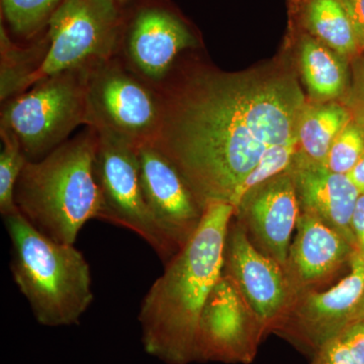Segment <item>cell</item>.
Segmentation results:
<instances>
[{
    "mask_svg": "<svg viewBox=\"0 0 364 364\" xmlns=\"http://www.w3.org/2000/svg\"><path fill=\"white\" fill-rule=\"evenodd\" d=\"M164 114L155 144L203 208L231 203L270 148L298 135L306 109L287 76L202 70L161 90Z\"/></svg>",
    "mask_w": 364,
    "mask_h": 364,
    "instance_id": "cell-1",
    "label": "cell"
},
{
    "mask_svg": "<svg viewBox=\"0 0 364 364\" xmlns=\"http://www.w3.org/2000/svg\"><path fill=\"white\" fill-rule=\"evenodd\" d=\"M235 207L207 205L200 227L166 263L141 304L144 349L167 364L196 361V336L203 306L223 275L228 229Z\"/></svg>",
    "mask_w": 364,
    "mask_h": 364,
    "instance_id": "cell-2",
    "label": "cell"
},
{
    "mask_svg": "<svg viewBox=\"0 0 364 364\" xmlns=\"http://www.w3.org/2000/svg\"><path fill=\"white\" fill-rule=\"evenodd\" d=\"M97 142V131L86 127L47 156L28 161L16 183L18 212L58 243L74 245L86 223L104 221V198L93 169Z\"/></svg>",
    "mask_w": 364,
    "mask_h": 364,
    "instance_id": "cell-3",
    "label": "cell"
},
{
    "mask_svg": "<svg viewBox=\"0 0 364 364\" xmlns=\"http://www.w3.org/2000/svg\"><path fill=\"white\" fill-rule=\"evenodd\" d=\"M11 242L14 282L39 324H77L93 301L90 264L70 244L38 231L20 212L4 218Z\"/></svg>",
    "mask_w": 364,
    "mask_h": 364,
    "instance_id": "cell-4",
    "label": "cell"
},
{
    "mask_svg": "<svg viewBox=\"0 0 364 364\" xmlns=\"http://www.w3.org/2000/svg\"><path fill=\"white\" fill-rule=\"evenodd\" d=\"M91 67L71 69L38 81L4 102L0 131L20 144L28 161H37L86 126V88Z\"/></svg>",
    "mask_w": 364,
    "mask_h": 364,
    "instance_id": "cell-5",
    "label": "cell"
},
{
    "mask_svg": "<svg viewBox=\"0 0 364 364\" xmlns=\"http://www.w3.org/2000/svg\"><path fill=\"white\" fill-rule=\"evenodd\" d=\"M164 100L119 56L90 68L86 127L112 132L133 145L154 143L161 130Z\"/></svg>",
    "mask_w": 364,
    "mask_h": 364,
    "instance_id": "cell-6",
    "label": "cell"
},
{
    "mask_svg": "<svg viewBox=\"0 0 364 364\" xmlns=\"http://www.w3.org/2000/svg\"><path fill=\"white\" fill-rule=\"evenodd\" d=\"M123 23L124 6L117 0H64L46 28L48 50L33 85L116 57Z\"/></svg>",
    "mask_w": 364,
    "mask_h": 364,
    "instance_id": "cell-7",
    "label": "cell"
},
{
    "mask_svg": "<svg viewBox=\"0 0 364 364\" xmlns=\"http://www.w3.org/2000/svg\"><path fill=\"white\" fill-rule=\"evenodd\" d=\"M198 46L193 26L169 0H133L124 6L117 56L156 90L168 85L182 53Z\"/></svg>",
    "mask_w": 364,
    "mask_h": 364,
    "instance_id": "cell-8",
    "label": "cell"
},
{
    "mask_svg": "<svg viewBox=\"0 0 364 364\" xmlns=\"http://www.w3.org/2000/svg\"><path fill=\"white\" fill-rule=\"evenodd\" d=\"M95 179L105 203L104 221L126 228L147 242L160 259L168 262L177 252L144 198L138 147L112 132L97 130Z\"/></svg>",
    "mask_w": 364,
    "mask_h": 364,
    "instance_id": "cell-9",
    "label": "cell"
},
{
    "mask_svg": "<svg viewBox=\"0 0 364 364\" xmlns=\"http://www.w3.org/2000/svg\"><path fill=\"white\" fill-rule=\"evenodd\" d=\"M350 272L327 291L298 294L272 333L312 356L356 320L364 296V255L354 251Z\"/></svg>",
    "mask_w": 364,
    "mask_h": 364,
    "instance_id": "cell-10",
    "label": "cell"
},
{
    "mask_svg": "<svg viewBox=\"0 0 364 364\" xmlns=\"http://www.w3.org/2000/svg\"><path fill=\"white\" fill-rule=\"evenodd\" d=\"M267 332L240 291L225 275L203 306L196 336V361L250 364Z\"/></svg>",
    "mask_w": 364,
    "mask_h": 364,
    "instance_id": "cell-11",
    "label": "cell"
},
{
    "mask_svg": "<svg viewBox=\"0 0 364 364\" xmlns=\"http://www.w3.org/2000/svg\"><path fill=\"white\" fill-rule=\"evenodd\" d=\"M223 275L233 282L262 321L267 335L296 298L284 268L258 250L234 218L225 243Z\"/></svg>",
    "mask_w": 364,
    "mask_h": 364,
    "instance_id": "cell-12",
    "label": "cell"
},
{
    "mask_svg": "<svg viewBox=\"0 0 364 364\" xmlns=\"http://www.w3.org/2000/svg\"><path fill=\"white\" fill-rule=\"evenodd\" d=\"M138 160L145 202L179 251L200 227L205 208L156 144L139 146Z\"/></svg>",
    "mask_w": 364,
    "mask_h": 364,
    "instance_id": "cell-13",
    "label": "cell"
},
{
    "mask_svg": "<svg viewBox=\"0 0 364 364\" xmlns=\"http://www.w3.org/2000/svg\"><path fill=\"white\" fill-rule=\"evenodd\" d=\"M299 215L298 193L289 170L244 196L235 207L234 219L258 250L284 268Z\"/></svg>",
    "mask_w": 364,
    "mask_h": 364,
    "instance_id": "cell-14",
    "label": "cell"
},
{
    "mask_svg": "<svg viewBox=\"0 0 364 364\" xmlns=\"http://www.w3.org/2000/svg\"><path fill=\"white\" fill-rule=\"evenodd\" d=\"M296 229L284 272L296 296L327 286L350 263L355 248L338 231L308 213L301 212Z\"/></svg>",
    "mask_w": 364,
    "mask_h": 364,
    "instance_id": "cell-15",
    "label": "cell"
},
{
    "mask_svg": "<svg viewBox=\"0 0 364 364\" xmlns=\"http://www.w3.org/2000/svg\"><path fill=\"white\" fill-rule=\"evenodd\" d=\"M289 171L298 193L301 212L322 220L355 248L351 222L360 193L347 174L335 173L323 165L296 159Z\"/></svg>",
    "mask_w": 364,
    "mask_h": 364,
    "instance_id": "cell-16",
    "label": "cell"
},
{
    "mask_svg": "<svg viewBox=\"0 0 364 364\" xmlns=\"http://www.w3.org/2000/svg\"><path fill=\"white\" fill-rule=\"evenodd\" d=\"M299 23L312 36L342 56L360 49L351 21L340 0H294Z\"/></svg>",
    "mask_w": 364,
    "mask_h": 364,
    "instance_id": "cell-17",
    "label": "cell"
},
{
    "mask_svg": "<svg viewBox=\"0 0 364 364\" xmlns=\"http://www.w3.org/2000/svg\"><path fill=\"white\" fill-rule=\"evenodd\" d=\"M352 119L350 112L340 105L306 107L299 124L296 159L324 165L333 142Z\"/></svg>",
    "mask_w": 364,
    "mask_h": 364,
    "instance_id": "cell-18",
    "label": "cell"
},
{
    "mask_svg": "<svg viewBox=\"0 0 364 364\" xmlns=\"http://www.w3.org/2000/svg\"><path fill=\"white\" fill-rule=\"evenodd\" d=\"M48 50L46 35L32 45L20 46L11 40L6 23H0V98L1 102L25 92L32 87L33 78L39 71Z\"/></svg>",
    "mask_w": 364,
    "mask_h": 364,
    "instance_id": "cell-19",
    "label": "cell"
},
{
    "mask_svg": "<svg viewBox=\"0 0 364 364\" xmlns=\"http://www.w3.org/2000/svg\"><path fill=\"white\" fill-rule=\"evenodd\" d=\"M301 67L311 95L318 100H333L343 93L346 70L337 53L309 33L301 36Z\"/></svg>",
    "mask_w": 364,
    "mask_h": 364,
    "instance_id": "cell-20",
    "label": "cell"
},
{
    "mask_svg": "<svg viewBox=\"0 0 364 364\" xmlns=\"http://www.w3.org/2000/svg\"><path fill=\"white\" fill-rule=\"evenodd\" d=\"M64 0H0L1 21L16 37L32 40L47 28Z\"/></svg>",
    "mask_w": 364,
    "mask_h": 364,
    "instance_id": "cell-21",
    "label": "cell"
},
{
    "mask_svg": "<svg viewBox=\"0 0 364 364\" xmlns=\"http://www.w3.org/2000/svg\"><path fill=\"white\" fill-rule=\"evenodd\" d=\"M299 154L298 135L289 142L274 146L263 155L235 193L232 205L236 207L242 198L254 188L289 171Z\"/></svg>",
    "mask_w": 364,
    "mask_h": 364,
    "instance_id": "cell-22",
    "label": "cell"
},
{
    "mask_svg": "<svg viewBox=\"0 0 364 364\" xmlns=\"http://www.w3.org/2000/svg\"><path fill=\"white\" fill-rule=\"evenodd\" d=\"M310 364H364V318L353 321L326 342Z\"/></svg>",
    "mask_w": 364,
    "mask_h": 364,
    "instance_id": "cell-23",
    "label": "cell"
},
{
    "mask_svg": "<svg viewBox=\"0 0 364 364\" xmlns=\"http://www.w3.org/2000/svg\"><path fill=\"white\" fill-rule=\"evenodd\" d=\"M4 149L0 154V213L6 217L18 212L14 203V191L28 160L20 144L4 131H0Z\"/></svg>",
    "mask_w": 364,
    "mask_h": 364,
    "instance_id": "cell-24",
    "label": "cell"
},
{
    "mask_svg": "<svg viewBox=\"0 0 364 364\" xmlns=\"http://www.w3.org/2000/svg\"><path fill=\"white\" fill-rule=\"evenodd\" d=\"M364 155V117L352 119L333 142L323 166L348 174Z\"/></svg>",
    "mask_w": 364,
    "mask_h": 364,
    "instance_id": "cell-25",
    "label": "cell"
},
{
    "mask_svg": "<svg viewBox=\"0 0 364 364\" xmlns=\"http://www.w3.org/2000/svg\"><path fill=\"white\" fill-rule=\"evenodd\" d=\"M353 26L360 49H364V0H340Z\"/></svg>",
    "mask_w": 364,
    "mask_h": 364,
    "instance_id": "cell-26",
    "label": "cell"
},
{
    "mask_svg": "<svg viewBox=\"0 0 364 364\" xmlns=\"http://www.w3.org/2000/svg\"><path fill=\"white\" fill-rule=\"evenodd\" d=\"M351 227L355 239V250L364 255V195L359 196L352 215Z\"/></svg>",
    "mask_w": 364,
    "mask_h": 364,
    "instance_id": "cell-27",
    "label": "cell"
},
{
    "mask_svg": "<svg viewBox=\"0 0 364 364\" xmlns=\"http://www.w3.org/2000/svg\"><path fill=\"white\" fill-rule=\"evenodd\" d=\"M352 183L358 189L360 195H364V155L356 163L355 166L347 174Z\"/></svg>",
    "mask_w": 364,
    "mask_h": 364,
    "instance_id": "cell-28",
    "label": "cell"
},
{
    "mask_svg": "<svg viewBox=\"0 0 364 364\" xmlns=\"http://www.w3.org/2000/svg\"><path fill=\"white\" fill-rule=\"evenodd\" d=\"M355 88L359 102L364 112V61H360L355 69Z\"/></svg>",
    "mask_w": 364,
    "mask_h": 364,
    "instance_id": "cell-29",
    "label": "cell"
},
{
    "mask_svg": "<svg viewBox=\"0 0 364 364\" xmlns=\"http://www.w3.org/2000/svg\"><path fill=\"white\" fill-rule=\"evenodd\" d=\"M358 318H364V296L358 308V316H356V320H358Z\"/></svg>",
    "mask_w": 364,
    "mask_h": 364,
    "instance_id": "cell-30",
    "label": "cell"
},
{
    "mask_svg": "<svg viewBox=\"0 0 364 364\" xmlns=\"http://www.w3.org/2000/svg\"><path fill=\"white\" fill-rule=\"evenodd\" d=\"M119 4H121L122 6H126V4H130L133 0H117Z\"/></svg>",
    "mask_w": 364,
    "mask_h": 364,
    "instance_id": "cell-31",
    "label": "cell"
}]
</instances>
